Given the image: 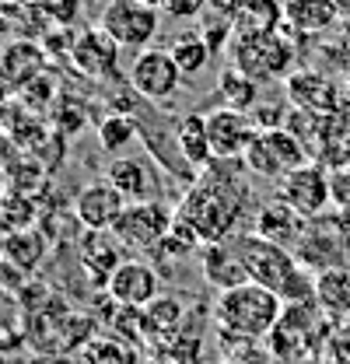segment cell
<instances>
[{"instance_id": "1", "label": "cell", "mask_w": 350, "mask_h": 364, "mask_svg": "<svg viewBox=\"0 0 350 364\" xmlns=\"http://www.w3.org/2000/svg\"><path fill=\"white\" fill-rule=\"evenodd\" d=\"M249 200V186L238 179V172H224V168H207L200 182L186 193V200L179 203V218H186L193 231L200 235L203 245H218L235 235V228L242 221Z\"/></svg>"}, {"instance_id": "2", "label": "cell", "mask_w": 350, "mask_h": 364, "mask_svg": "<svg viewBox=\"0 0 350 364\" xmlns=\"http://www.w3.org/2000/svg\"><path fill=\"white\" fill-rule=\"evenodd\" d=\"M235 252L242 259V267L249 273V280H256L262 287H270L277 298L284 301H315V277L298 263V256L284 245H273L253 235H238L235 238Z\"/></svg>"}, {"instance_id": "3", "label": "cell", "mask_w": 350, "mask_h": 364, "mask_svg": "<svg viewBox=\"0 0 350 364\" xmlns=\"http://www.w3.org/2000/svg\"><path fill=\"white\" fill-rule=\"evenodd\" d=\"M280 316H284V298H277L270 287H262L256 280L221 291L214 301V322L221 333H231V336L266 340L277 329Z\"/></svg>"}, {"instance_id": "4", "label": "cell", "mask_w": 350, "mask_h": 364, "mask_svg": "<svg viewBox=\"0 0 350 364\" xmlns=\"http://www.w3.org/2000/svg\"><path fill=\"white\" fill-rule=\"evenodd\" d=\"M291 60H295V49L277 32H238L231 39V67L249 74L256 85L273 81V77H287Z\"/></svg>"}, {"instance_id": "5", "label": "cell", "mask_w": 350, "mask_h": 364, "mask_svg": "<svg viewBox=\"0 0 350 364\" xmlns=\"http://www.w3.org/2000/svg\"><path fill=\"white\" fill-rule=\"evenodd\" d=\"M242 161H245L249 172H256L262 179L280 182L287 172L308 165L312 154H308V147H305L302 136H295L287 127H277V130H260L256 140L249 144V151H245Z\"/></svg>"}, {"instance_id": "6", "label": "cell", "mask_w": 350, "mask_h": 364, "mask_svg": "<svg viewBox=\"0 0 350 364\" xmlns=\"http://www.w3.org/2000/svg\"><path fill=\"white\" fill-rule=\"evenodd\" d=\"M98 25L123 46V49H151V39L161 25V7L151 0H109L98 14Z\"/></svg>"}, {"instance_id": "7", "label": "cell", "mask_w": 350, "mask_h": 364, "mask_svg": "<svg viewBox=\"0 0 350 364\" xmlns=\"http://www.w3.org/2000/svg\"><path fill=\"white\" fill-rule=\"evenodd\" d=\"M175 210H169L161 200H140V203H130L123 210V218L112 225V235L123 249H133V252H151L158 249L169 231H172Z\"/></svg>"}, {"instance_id": "8", "label": "cell", "mask_w": 350, "mask_h": 364, "mask_svg": "<svg viewBox=\"0 0 350 364\" xmlns=\"http://www.w3.org/2000/svg\"><path fill=\"white\" fill-rule=\"evenodd\" d=\"M277 200H284L287 207H295L302 218L315 221L329 203H333V186H329V172L319 161H308L302 168L287 172L277 182Z\"/></svg>"}, {"instance_id": "9", "label": "cell", "mask_w": 350, "mask_h": 364, "mask_svg": "<svg viewBox=\"0 0 350 364\" xmlns=\"http://www.w3.org/2000/svg\"><path fill=\"white\" fill-rule=\"evenodd\" d=\"M203 116H207V136H211L214 158H218V161H238V158H245L249 144L260 134L253 112L221 105V109H211V112H203Z\"/></svg>"}, {"instance_id": "10", "label": "cell", "mask_w": 350, "mask_h": 364, "mask_svg": "<svg viewBox=\"0 0 350 364\" xmlns=\"http://www.w3.org/2000/svg\"><path fill=\"white\" fill-rule=\"evenodd\" d=\"M182 77L186 74L179 70L169 49H140L130 63V88L151 102H169L182 88Z\"/></svg>"}, {"instance_id": "11", "label": "cell", "mask_w": 350, "mask_h": 364, "mask_svg": "<svg viewBox=\"0 0 350 364\" xmlns=\"http://www.w3.org/2000/svg\"><path fill=\"white\" fill-rule=\"evenodd\" d=\"M105 294L120 309H144V305H151L161 294V277L144 259H123L109 277Z\"/></svg>"}, {"instance_id": "12", "label": "cell", "mask_w": 350, "mask_h": 364, "mask_svg": "<svg viewBox=\"0 0 350 364\" xmlns=\"http://www.w3.org/2000/svg\"><path fill=\"white\" fill-rule=\"evenodd\" d=\"M127 207H130V200L109 179L88 182L74 196V218L85 225V231H112V225L123 218Z\"/></svg>"}, {"instance_id": "13", "label": "cell", "mask_w": 350, "mask_h": 364, "mask_svg": "<svg viewBox=\"0 0 350 364\" xmlns=\"http://www.w3.org/2000/svg\"><path fill=\"white\" fill-rule=\"evenodd\" d=\"M123 46L116 43L102 25L98 28H85L74 46H70V60H74V67L85 74V77H95V81H109V77H116V53H120Z\"/></svg>"}, {"instance_id": "14", "label": "cell", "mask_w": 350, "mask_h": 364, "mask_svg": "<svg viewBox=\"0 0 350 364\" xmlns=\"http://www.w3.org/2000/svg\"><path fill=\"white\" fill-rule=\"evenodd\" d=\"M253 231L273 242V245H284V249H298V242L305 238L308 231V218H302L295 207H287L284 200H270L256 210V225Z\"/></svg>"}, {"instance_id": "15", "label": "cell", "mask_w": 350, "mask_h": 364, "mask_svg": "<svg viewBox=\"0 0 350 364\" xmlns=\"http://www.w3.org/2000/svg\"><path fill=\"white\" fill-rule=\"evenodd\" d=\"M284 88H287V98L295 109H305V112H322L329 116L336 109V88L315 74V70H298V74H287L284 77Z\"/></svg>"}, {"instance_id": "16", "label": "cell", "mask_w": 350, "mask_h": 364, "mask_svg": "<svg viewBox=\"0 0 350 364\" xmlns=\"http://www.w3.org/2000/svg\"><path fill=\"white\" fill-rule=\"evenodd\" d=\"M175 147L179 154L186 158L189 168L196 172H207L218 158H214V147H211V136H207V116L203 112H186L175 127Z\"/></svg>"}, {"instance_id": "17", "label": "cell", "mask_w": 350, "mask_h": 364, "mask_svg": "<svg viewBox=\"0 0 350 364\" xmlns=\"http://www.w3.org/2000/svg\"><path fill=\"white\" fill-rule=\"evenodd\" d=\"M43 67H46L43 49L36 43H28V39H21V43L7 46V49L0 53V85H7V88H25L28 81H36V77L43 74Z\"/></svg>"}, {"instance_id": "18", "label": "cell", "mask_w": 350, "mask_h": 364, "mask_svg": "<svg viewBox=\"0 0 350 364\" xmlns=\"http://www.w3.org/2000/svg\"><path fill=\"white\" fill-rule=\"evenodd\" d=\"M105 179L112 182L130 203H140V200H158V182H154V172L140 161V158H112L109 168H105Z\"/></svg>"}, {"instance_id": "19", "label": "cell", "mask_w": 350, "mask_h": 364, "mask_svg": "<svg viewBox=\"0 0 350 364\" xmlns=\"http://www.w3.org/2000/svg\"><path fill=\"white\" fill-rule=\"evenodd\" d=\"M315 305L329 318L350 316V273L347 267L315 273Z\"/></svg>"}, {"instance_id": "20", "label": "cell", "mask_w": 350, "mask_h": 364, "mask_svg": "<svg viewBox=\"0 0 350 364\" xmlns=\"http://www.w3.org/2000/svg\"><path fill=\"white\" fill-rule=\"evenodd\" d=\"M203 273H207V280L218 284L221 291H228V287L249 280V273H245V267H242L238 252H228V242L203 245Z\"/></svg>"}, {"instance_id": "21", "label": "cell", "mask_w": 350, "mask_h": 364, "mask_svg": "<svg viewBox=\"0 0 350 364\" xmlns=\"http://www.w3.org/2000/svg\"><path fill=\"white\" fill-rule=\"evenodd\" d=\"M140 316H144V336H151V340H165V336L179 333L186 309H182V301H179V298L158 294L151 305H144V309H140Z\"/></svg>"}, {"instance_id": "22", "label": "cell", "mask_w": 350, "mask_h": 364, "mask_svg": "<svg viewBox=\"0 0 350 364\" xmlns=\"http://www.w3.org/2000/svg\"><path fill=\"white\" fill-rule=\"evenodd\" d=\"M336 21V4L333 0H287V28L298 32H326Z\"/></svg>"}, {"instance_id": "23", "label": "cell", "mask_w": 350, "mask_h": 364, "mask_svg": "<svg viewBox=\"0 0 350 364\" xmlns=\"http://www.w3.org/2000/svg\"><path fill=\"white\" fill-rule=\"evenodd\" d=\"M169 53H172V60L179 63V70H182L186 77H193V74H200V70L211 63V56H214V46L207 43V36L182 32V36H175V39H172Z\"/></svg>"}, {"instance_id": "24", "label": "cell", "mask_w": 350, "mask_h": 364, "mask_svg": "<svg viewBox=\"0 0 350 364\" xmlns=\"http://www.w3.org/2000/svg\"><path fill=\"white\" fill-rule=\"evenodd\" d=\"M218 95L224 98V105H231V109H256V102H260V88H256V81L249 77V74H242L238 67H228V70H221L218 77Z\"/></svg>"}, {"instance_id": "25", "label": "cell", "mask_w": 350, "mask_h": 364, "mask_svg": "<svg viewBox=\"0 0 350 364\" xmlns=\"http://www.w3.org/2000/svg\"><path fill=\"white\" fill-rule=\"evenodd\" d=\"M95 136H98V147H102L105 154H120L133 136H137V123H133L130 116H123V112L102 116V119L95 123Z\"/></svg>"}, {"instance_id": "26", "label": "cell", "mask_w": 350, "mask_h": 364, "mask_svg": "<svg viewBox=\"0 0 350 364\" xmlns=\"http://www.w3.org/2000/svg\"><path fill=\"white\" fill-rule=\"evenodd\" d=\"M36 218V207L28 196L21 193H11V196H0V228H11V231H28Z\"/></svg>"}, {"instance_id": "27", "label": "cell", "mask_w": 350, "mask_h": 364, "mask_svg": "<svg viewBox=\"0 0 350 364\" xmlns=\"http://www.w3.org/2000/svg\"><path fill=\"white\" fill-rule=\"evenodd\" d=\"M200 350H203V340L193 336V333H172L158 347V354L175 364H200Z\"/></svg>"}, {"instance_id": "28", "label": "cell", "mask_w": 350, "mask_h": 364, "mask_svg": "<svg viewBox=\"0 0 350 364\" xmlns=\"http://www.w3.org/2000/svg\"><path fill=\"white\" fill-rule=\"evenodd\" d=\"M333 361H336V364H350V329L336 336V343H333Z\"/></svg>"}, {"instance_id": "29", "label": "cell", "mask_w": 350, "mask_h": 364, "mask_svg": "<svg viewBox=\"0 0 350 364\" xmlns=\"http://www.w3.org/2000/svg\"><path fill=\"white\" fill-rule=\"evenodd\" d=\"M147 364H175V361H169V358H161V354H158V358H151Z\"/></svg>"}, {"instance_id": "30", "label": "cell", "mask_w": 350, "mask_h": 364, "mask_svg": "<svg viewBox=\"0 0 350 364\" xmlns=\"http://www.w3.org/2000/svg\"><path fill=\"white\" fill-rule=\"evenodd\" d=\"M151 4H154V7H165V11L172 7V0H151Z\"/></svg>"}, {"instance_id": "31", "label": "cell", "mask_w": 350, "mask_h": 364, "mask_svg": "<svg viewBox=\"0 0 350 364\" xmlns=\"http://www.w3.org/2000/svg\"><path fill=\"white\" fill-rule=\"evenodd\" d=\"M0 189H4V179H0ZM0 196H4V193H0Z\"/></svg>"}, {"instance_id": "32", "label": "cell", "mask_w": 350, "mask_h": 364, "mask_svg": "<svg viewBox=\"0 0 350 364\" xmlns=\"http://www.w3.org/2000/svg\"><path fill=\"white\" fill-rule=\"evenodd\" d=\"M0 364H4V358H0Z\"/></svg>"}]
</instances>
